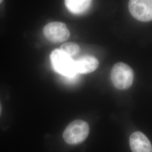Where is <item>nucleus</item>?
<instances>
[{
  "mask_svg": "<svg viewBox=\"0 0 152 152\" xmlns=\"http://www.w3.org/2000/svg\"><path fill=\"white\" fill-rule=\"evenodd\" d=\"M132 152H152V145L147 136L141 132H134L130 138Z\"/></svg>",
  "mask_w": 152,
  "mask_h": 152,
  "instance_id": "nucleus-6",
  "label": "nucleus"
},
{
  "mask_svg": "<svg viewBox=\"0 0 152 152\" xmlns=\"http://www.w3.org/2000/svg\"><path fill=\"white\" fill-rule=\"evenodd\" d=\"M2 2V1H1V0H0V4H1Z\"/></svg>",
  "mask_w": 152,
  "mask_h": 152,
  "instance_id": "nucleus-10",
  "label": "nucleus"
},
{
  "mask_svg": "<svg viewBox=\"0 0 152 152\" xmlns=\"http://www.w3.org/2000/svg\"><path fill=\"white\" fill-rule=\"evenodd\" d=\"M89 133V126L83 120H75L68 125L63 133V138L68 144L75 145L86 140Z\"/></svg>",
  "mask_w": 152,
  "mask_h": 152,
  "instance_id": "nucleus-3",
  "label": "nucleus"
},
{
  "mask_svg": "<svg viewBox=\"0 0 152 152\" xmlns=\"http://www.w3.org/2000/svg\"><path fill=\"white\" fill-rule=\"evenodd\" d=\"M60 50L72 58L79 53L80 46L75 43L69 42L62 45L60 47Z\"/></svg>",
  "mask_w": 152,
  "mask_h": 152,
  "instance_id": "nucleus-9",
  "label": "nucleus"
},
{
  "mask_svg": "<svg viewBox=\"0 0 152 152\" xmlns=\"http://www.w3.org/2000/svg\"><path fill=\"white\" fill-rule=\"evenodd\" d=\"M77 73L87 74L95 71L99 66L98 59L92 56H84L75 60Z\"/></svg>",
  "mask_w": 152,
  "mask_h": 152,
  "instance_id": "nucleus-7",
  "label": "nucleus"
},
{
  "mask_svg": "<svg viewBox=\"0 0 152 152\" xmlns=\"http://www.w3.org/2000/svg\"><path fill=\"white\" fill-rule=\"evenodd\" d=\"M91 2L90 0H66L65 1V5L72 13L81 14L87 10Z\"/></svg>",
  "mask_w": 152,
  "mask_h": 152,
  "instance_id": "nucleus-8",
  "label": "nucleus"
},
{
  "mask_svg": "<svg viewBox=\"0 0 152 152\" xmlns=\"http://www.w3.org/2000/svg\"><path fill=\"white\" fill-rule=\"evenodd\" d=\"M129 9L132 16L139 21L152 20V0H131Z\"/></svg>",
  "mask_w": 152,
  "mask_h": 152,
  "instance_id": "nucleus-4",
  "label": "nucleus"
},
{
  "mask_svg": "<svg viewBox=\"0 0 152 152\" xmlns=\"http://www.w3.org/2000/svg\"><path fill=\"white\" fill-rule=\"evenodd\" d=\"M50 59L55 71L61 75L71 78L77 74L75 60L60 49H56L51 53Z\"/></svg>",
  "mask_w": 152,
  "mask_h": 152,
  "instance_id": "nucleus-1",
  "label": "nucleus"
},
{
  "mask_svg": "<svg viewBox=\"0 0 152 152\" xmlns=\"http://www.w3.org/2000/svg\"><path fill=\"white\" fill-rule=\"evenodd\" d=\"M44 34L46 38L55 43L64 42L70 36L69 31L65 24L58 22L48 24L44 27Z\"/></svg>",
  "mask_w": 152,
  "mask_h": 152,
  "instance_id": "nucleus-5",
  "label": "nucleus"
},
{
  "mask_svg": "<svg viewBox=\"0 0 152 152\" xmlns=\"http://www.w3.org/2000/svg\"><path fill=\"white\" fill-rule=\"evenodd\" d=\"M132 69L122 62L115 64L111 71V80L114 87L119 90H126L131 87L134 80Z\"/></svg>",
  "mask_w": 152,
  "mask_h": 152,
  "instance_id": "nucleus-2",
  "label": "nucleus"
}]
</instances>
